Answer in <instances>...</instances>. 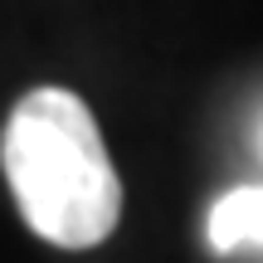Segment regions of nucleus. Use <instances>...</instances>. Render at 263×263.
I'll return each mask as SVG.
<instances>
[{
	"mask_svg": "<svg viewBox=\"0 0 263 263\" xmlns=\"http://www.w3.org/2000/svg\"><path fill=\"white\" fill-rule=\"evenodd\" d=\"M10 195L25 224L59 249H98L122 219V180L93 112L68 88H34L0 137Z\"/></svg>",
	"mask_w": 263,
	"mask_h": 263,
	"instance_id": "f257e3e1",
	"label": "nucleus"
},
{
	"mask_svg": "<svg viewBox=\"0 0 263 263\" xmlns=\"http://www.w3.org/2000/svg\"><path fill=\"white\" fill-rule=\"evenodd\" d=\"M205 239L219 254H234V249H244V244L263 249V185L224 190V195L215 200V210H210Z\"/></svg>",
	"mask_w": 263,
	"mask_h": 263,
	"instance_id": "f03ea898",
	"label": "nucleus"
}]
</instances>
